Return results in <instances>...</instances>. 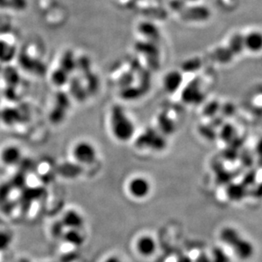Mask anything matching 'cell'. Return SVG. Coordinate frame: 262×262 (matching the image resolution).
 Here are the masks:
<instances>
[{
	"instance_id": "6da1fadb",
	"label": "cell",
	"mask_w": 262,
	"mask_h": 262,
	"mask_svg": "<svg viewBox=\"0 0 262 262\" xmlns=\"http://www.w3.org/2000/svg\"><path fill=\"white\" fill-rule=\"evenodd\" d=\"M109 129L114 139L119 142H128L136 134L133 119L122 106H114L109 114Z\"/></svg>"
},
{
	"instance_id": "7a4b0ae2",
	"label": "cell",
	"mask_w": 262,
	"mask_h": 262,
	"mask_svg": "<svg viewBox=\"0 0 262 262\" xmlns=\"http://www.w3.org/2000/svg\"><path fill=\"white\" fill-rule=\"evenodd\" d=\"M73 159L78 162V164L83 165H91L94 164L97 159L98 152L96 146L90 141H78L73 146L72 150Z\"/></svg>"
},
{
	"instance_id": "3957f363",
	"label": "cell",
	"mask_w": 262,
	"mask_h": 262,
	"mask_svg": "<svg viewBox=\"0 0 262 262\" xmlns=\"http://www.w3.org/2000/svg\"><path fill=\"white\" fill-rule=\"evenodd\" d=\"M127 192L132 199L144 200L151 194V182L144 177H132L127 183Z\"/></svg>"
},
{
	"instance_id": "277c9868",
	"label": "cell",
	"mask_w": 262,
	"mask_h": 262,
	"mask_svg": "<svg viewBox=\"0 0 262 262\" xmlns=\"http://www.w3.org/2000/svg\"><path fill=\"white\" fill-rule=\"evenodd\" d=\"M136 251L140 256L150 258L155 255L158 250V243L152 236L148 234L141 235L135 244Z\"/></svg>"
},
{
	"instance_id": "5b68a950",
	"label": "cell",
	"mask_w": 262,
	"mask_h": 262,
	"mask_svg": "<svg viewBox=\"0 0 262 262\" xmlns=\"http://www.w3.org/2000/svg\"><path fill=\"white\" fill-rule=\"evenodd\" d=\"M231 249L241 260H250L255 255V246L253 243L243 236L232 245Z\"/></svg>"
},
{
	"instance_id": "8992f818",
	"label": "cell",
	"mask_w": 262,
	"mask_h": 262,
	"mask_svg": "<svg viewBox=\"0 0 262 262\" xmlns=\"http://www.w3.org/2000/svg\"><path fill=\"white\" fill-rule=\"evenodd\" d=\"M245 48L250 53L258 54L262 51V32L252 30L244 35Z\"/></svg>"
},
{
	"instance_id": "52a82bcc",
	"label": "cell",
	"mask_w": 262,
	"mask_h": 262,
	"mask_svg": "<svg viewBox=\"0 0 262 262\" xmlns=\"http://www.w3.org/2000/svg\"><path fill=\"white\" fill-rule=\"evenodd\" d=\"M183 83V76L178 71H170L164 78V88L169 93L177 92Z\"/></svg>"
},
{
	"instance_id": "ba28073f",
	"label": "cell",
	"mask_w": 262,
	"mask_h": 262,
	"mask_svg": "<svg viewBox=\"0 0 262 262\" xmlns=\"http://www.w3.org/2000/svg\"><path fill=\"white\" fill-rule=\"evenodd\" d=\"M0 159L3 164H6L7 166H13L18 164L21 159V151L16 146H6L0 154Z\"/></svg>"
},
{
	"instance_id": "9c48e42d",
	"label": "cell",
	"mask_w": 262,
	"mask_h": 262,
	"mask_svg": "<svg viewBox=\"0 0 262 262\" xmlns=\"http://www.w3.org/2000/svg\"><path fill=\"white\" fill-rule=\"evenodd\" d=\"M182 99L188 104L199 103L203 100V93L198 83H190L182 92Z\"/></svg>"
},
{
	"instance_id": "30bf717a",
	"label": "cell",
	"mask_w": 262,
	"mask_h": 262,
	"mask_svg": "<svg viewBox=\"0 0 262 262\" xmlns=\"http://www.w3.org/2000/svg\"><path fill=\"white\" fill-rule=\"evenodd\" d=\"M242 235L236 228L232 227H225L220 232V239L228 247H232Z\"/></svg>"
},
{
	"instance_id": "8fae6325",
	"label": "cell",
	"mask_w": 262,
	"mask_h": 262,
	"mask_svg": "<svg viewBox=\"0 0 262 262\" xmlns=\"http://www.w3.org/2000/svg\"><path fill=\"white\" fill-rule=\"evenodd\" d=\"M62 224L69 229L78 230L83 224V216L78 212L70 210L66 213L62 220Z\"/></svg>"
},
{
	"instance_id": "7c38bea8",
	"label": "cell",
	"mask_w": 262,
	"mask_h": 262,
	"mask_svg": "<svg viewBox=\"0 0 262 262\" xmlns=\"http://www.w3.org/2000/svg\"><path fill=\"white\" fill-rule=\"evenodd\" d=\"M228 49L232 51L233 55H238L245 51V41H244V35L242 34H234L229 39V46Z\"/></svg>"
},
{
	"instance_id": "4fadbf2b",
	"label": "cell",
	"mask_w": 262,
	"mask_h": 262,
	"mask_svg": "<svg viewBox=\"0 0 262 262\" xmlns=\"http://www.w3.org/2000/svg\"><path fill=\"white\" fill-rule=\"evenodd\" d=\"M139 31L142 35L149 38H158L159 36V30L157 29L156 27L147 21L141 23V25L139 26Z\"/></svg>"
},
{
	"instance_id": "5bb4252c",
	"label": "cell",
	"mask_w": 262,
	"mask_h": 262,
	"mask_svg": "<svg viewBox=\"0 0 262 262\" xmlns=\"http://www.w3.org/2000/svg\"><path fill=\"white\" fill-rule=\"evenodd\" d=\"M15 48L6 43L5 41H0V60L3 61H9L15 56Z\"/></svg>"
},
{
	"instance_id": "9a60e30c",
	"label": "cell",
	"mask_w": 262,
	"mask_h": 262,
	"mask_svg": "<svg viewBox=\"0 0 262 262\" xmlns=\"http://www.w3.org/2000/svg\"><path fill=\"white\" fill-rule=\"evenodd\" d=\"M12 243V236L10 232L0 230V251H5Z\"/></svg>"
},
{
	"instance_id": "2e32d148",
	"label": "cell",
	"mask_w": 262,
	"mask_h": 262,
	"mask_svg": "<svg viewBox=\"0 0 262 262\" xmlns=\"http://www.w3.org/2000/svg\"><path fill=\"white\" fill-rule=\"evenodd\" d=\"M211 262H230L229 258L222 250H216L211 255Z\"/></svg>"
}]
</instances>
